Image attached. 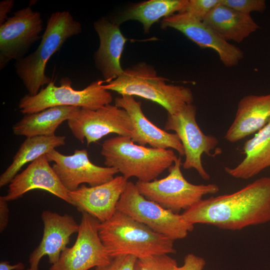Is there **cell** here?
<instances>
[{
    "mask_svg": "<svg viewBox=\"0 0 270 270\" xmlns=\"http://www.w3.org/2000/svg\"><path fill=\"white\" fill-rule=\"evenodd\" d=\"M41 14L28 6L18 10L0 25V70L22 58L42 37Z\"/></svg>",
    "mask_w": 270,
    "mask_h": 270,
    "instance_id": "cell-12",
    "label": "cell"
},
{
    "mask_svg": "<svg viewBox=\"0 0 270 270\" xmlns=\"http://www.w3.org/2000/svg\"><path fill=\"white\" fill-rule=\"evenodd\" d=\"M188 0H150L134 5L125 10L114 23L119 26L128 20H136L143 25L146 33L152 26L164 18L181 12Z\"/></svg>",
    "mask_w": 270,
    "mask_h": 270,
    "instance_id": "cell-25",
    "label": "cell"
},
{
    "mask_svg": "<svg viewBox=\"0 0 270 270\" xmlns=\"http://www.w3.org/2000/svg\"><path fill=\"white\" fill-rule=\"evenodd\" d=\"M68 125L76 138L87 146L114 133L130 137L133 128L127 112L115 104H106L96 110L81 108Z\"/></svg>",
    "mask_w": 270,
    "mask_h": 270,
    "instance_id": "cell-10",
    "label": "cell"
},
{
    "mask_svg": "<svg viewBox=\"0 0 270 270\" xmlns=\"http://www.w3.org/2000/svg\"><path fill=\"white\" fill-rule=\"evenodd\" d=\"M100 38V46L94 54L96 67L101 72L104 82L108 83L121 76L124 70L120 60L127 39L119 26L102 17L94 23Z\"/></svg>",
    "mask_w": 270,
    "mask_h": 270,
    "instance_id": "cell-19",
    "label": "cell"
},
{
    "mask_svg": "<svg viewBox=\"0 0 270 270\" xmlns=\"http://www.w3.org/2000/svg\"><path fill=\"white\" fill-rule=\"evenodd\" d=\"M190 224L240 230L270 221V177L258 178L230 194L202 199L182 214Z\"/></svg>",
    "mask_w": 270,
    "mask_h": 270,
    "instance_id": "cell-1",
    "label": "cell"
},
{
    "mask_svg": "<svg viewBox=\"0 0 270 270\" xmlns=\"http://www.w3.org/2000/svg\"><path fill=\"white\" fill-rule=\"evenodd\" d=\"M78 236L74 245L62 252L50 270H88L108 264L112 259L98 234L100 222L82 212Z\"/></svg>",
    "mask_w": 270,
    "mask_h": 270,
    "instance_id": "cell-11",
    "label": "cell"
},
{
    "mask_svg": "<svg viewBox=\"0 0 270 270\" xmlns=\"http://www.w3.org/2000/svg\"><path fill=\"white\" fill-rule=\"evenodd\" d=\"M116 210L174 241L185 238L194 228L182 214L174 213L146 198L136 184L130 181L117 204Z\"/></svg>",
    "mask_w": 270,
    "mask_h": 270,
    "instance_id": "cell-8",
    "label": "cell"
},
{
    "mask_svg": "<svg viewBox=\"0 0 270 270\" xmlns=\"http://www.w3.org/2000/svg\"><path fill=\"white\" fill-rule=\"evenodd\" d=\"M80 108L72 106L51 107L42 111L24 114L12 127L14 134L31 137L52 136L65 120L76 116Z\"/></svg>",
    "mask_w": 270,
    "mask_h": 270,
    "instance_id": "cell-23",
    "label": "cell"
},
{
    "mask_svg": "<svg viewBox=\"0 0 270 270\" xmlns=\"http://www.w3.org/2000/svg\"><path fill=\"white\" fill-rule=\"evenodd\" d=\"M24 265L22 262H18L14 265L10 264L7 261H2L0 262V270H23Z\"/></svg>",
    "mask_w": 270,
    "mask_h": 270,
    "instance_id": "cell-33",
    "label": "cell"
},
{
    "mask_svg": "<svg viewBox=\"0 0 270 270\" xmlns=\"http://www.w3.org/2000/svg\"><path fill=\"white\" fill-rule=\"evenodd\" d=\"M206 264L204 258L189 254L185 256L184 264L181 266H176L174 270H203Z\"/></svg>",
    "mask_w": 270,
    "mask_h": 270,
    "instance_id": "cell-30",
    "label": "cell"
},
{
    "mask_svg": "<svg viewBox=\"0 0 270 270\" xmlns=\"http://www.w3.org/2000/svg\"><path fill=\"white\" fill-rule=\"evenodd\" d=\"M137 258L131 255H122L114 257L104 266H97L94 270H134Z\"/></svg>",
    "mask_w": 270,
    "mask_h": 270,
    "instance_id": "cell-29",
    "label": "cell"
},
{
    "mask_svg": "<svg viewBox=\"0 0 270 270\" xmlns=\"http://www.w3.org/2000/svg\"><path fill=\"white\" fill-rule=\"evenodd\" d=\"M202 22L222 40L238 43L260 28L250 15L238 12L222 4V2Z\"/></svg>",
    "mask_w": 270,
    "mask_h": 270,
    "instance_id": "cell-21",
    "label": "cell"
},
{
    "mask_svg": "<svg viewBox=\"0 0 270 270\" xmlns=\"http://www.w3.org/2000/svg\"><path fill=\"white\" fill-rule=\"evenodd\" d=\"M242 150L245 157L238 164L224 168L231 176L248 180L270 166V121L246 141Z\"/></svg>",
    "mask_w": 270,
    "mask_h": 270,
    "instance_id": "cell-22",
    "label": "cell"
},
{
    "mask_svg": "<svg viewBox=\"0 0 270 270\" xmlns=\"http://www.w3.org/2000/svg\"><path fill=\"white\" fill-rule=\"evenodd\" d=\"M181 165L179 157L168 168L169 174L166 177L149 182L138 180L136 185L139 192L146 198L178 214L198 202L204 196L219 191L216 184H194L188 182L182 172Z\"/></svg>",
    "mask_w": 270,
    "mask_h": 270,
    "instance_id": "cell-7",
    "label": "cell"
},
{
    "mask_svg": "<svg viewBox=\"0 0 270 270\" xmlns=\"http://www.w3.org/2000/svg\"><path fill=\"white\" fill-rule=\"evenodd\" d=\"M270 121V93L244 96L238 103L234 118L224 138L230 142H236L256 133Z\"/></svg>",
    "mask_w": 270,
    "mask_h": 270,
    "instance_id": "cell-20",
    "label": "cell"
},
{
    "mask_svg": "<svg viewBox=\"0 0 270 270\" xmlns=\"http://www.w3.org/2000/svg\"><path fill=\"white\" fill-rule=\"evenodd\" d=\"M8 202L3 196H0V232L6 228L8 222L9 209Z\"/></svg>",
    "mask_w": 270,
    "mask_h": 270,
    "instance_id": "cell-31",
    "label": "cell"
},
{
    "mask_svg": "<svg viewBox=\"0 0 270 270\" xmlns=\"http://www.w3.org/2000/svg\"><path fill=\"white\" fill-rule=\"evenodd\" d=\"M104 82L102 80H96L83 90H76L72 88L70 78H62L60 81L59 86L52 81L36 94L24 95L19 102L18 108L24 114L58 106H72L96 110L110 104L112 100L110 90L103 88Z\"/></svg>",
    "mask_w": 270,
    "mask_h": 270,
    "instance_id": "cell-6",
    "label": "cell"
},
{
    "mask_svg": "<svg viewBox=\"0 0 270 270\" xmlns=\"http://www.w3.org/2000/svg\"><path fill=\"white\" fill-rule=\"evenodd\" d=\"M52 168L68 192L76 190L82 184L94 186L107 182L119 172L114 168L100 166L92 164L86 149L76 150L66 156L54 149L46 154Z\"/></svg>",
    "mask_w": 270,
    "mask_h": 270,
    "instance_id": "cell-13",
    "label": "cell"
},
{
    "mask_svg": "<svg viewBox=\"0 0 270 270\" xmlns=\"http://www.w3.org/2000/svg\"><path fill=\"white\" fill-rule=\"evenodd\" d=\"M100 153L106 166L117 169L128 180L136 177L142 182L156 180L178 158L171 149L148 148L121 136L106 140Z\"/></svg>",
    "mask_w": 270,
    "mask_h": 270,
    "instance_id": "cell-3",
    "label": "cell"
},
{
    "mask_svg": "<svg viewBox=\"0 0 270 270\" xmlns=\"http://www.w3.org/2000/svg\"><path fill=\"white\" fill-rule=\"evenodd\" d=\"M98 234L112 258L131 255L140 258L176 252L173 240L117 210L110 219L100 222Z\"/></svg>",
    "mask_w": 270,
    "mask_h": 270,
    "instance_id": "cell-2",
    "label": "cell"
},
{
    "mask_svg": "<svg viewBox=\"0 0 270 270\" xmlns=\"http://www.w3.org/2000/svg\"><path fill=\"white\" fill-rule=\"evenodd\" d=\"M128 179L122 176L98 186L88 187L80 185L68 192L72 205L81 212H86L100 222L110 219L116 210L117 204L124 192Z\"/></svg>",
    "mask_w": 270,
    "mask_h": 270,
    "instance_id": "cell-15",
    "label": "cell"
},
{
    "mask_svg": "<svg viewBox=\"0 0 270 270\" xmlns=\"http://www.w3.org/2000/svg\"><path fill=\"white\" fill-rule=\"evenodd\" d=\"M49 162L46 154L31 162L10 183L8 192L3 196L4 198L7 202L16 200L31 190L40 189L72 204L68 191L62 184Z\"/></svg>",
    "mask_w": 270,
    "mask_h": 270,
    "instance_id": "cell-17",
    "label": "cell"
},
{
    "mask_svg": "<svg viewBox=\"0 0 270 270\" xmlns=\"http://www.w3.org/2000/svg\"><path fill=\"white\" fill-rule=\"evenodd\" d=\"M114 102L116 106L125 110L130 118L133 130L130 138L134 143L143 146L149 144L154 148H172L184 156L178 135L162 130L150 121L142 111L140 102H137L134 96H122L116 98Z\"/></svg>",
    "mask_w": 270,
    "mask_h": 270,
    "instance_id": "cell-18",
    "label": "cell"
},
{
    "mask_svg": "<svg viewBox=\"0 0 270 270\" xmlns=\"http://www.w3.org/2000/svg\"><path fill=\"white\" fill-rule=\"evenodd\" d=\"M14 4L13 0H4L0 2V25L8 18V14L11 11Z\"/></svg>",
    "mask_w": 270,
    "mask_h": 270,
    "instance_id": "cell-32",
    "label": "cell"
},
{
    "mask_svg": "<svg viewBox=\"0 0 270 270\" xmlns=\"http://www.w3.org/2000/svg\"><path fill=\"white\" fill-rule=\"evenodd\" d=\"M44 232L40 242L30 254L29 263L32 270H39L41 258L46 256L50 264L59 260L62 252L66 248L72 234L78 232L80 224L68 214H60L50 210L42 214Z\"/></svg>",
    "mask_w": 270,
    "mask_h": 270,
    "instance_id": "cell-16",
    "label": "cell"
},
{
    "mask_svg": "<svg viewBox=\"0 0 270 270\" xmlns=\"http://www.w3.org/2000/svg\"><path fill=\"white\" fill-rule=\"evenodd\" d=\"M222 0H188L184 12L192 17L203 21L210 11L220 4Z\"/></svg>",
    "mask_w": 270,
    "mask_h": 270,
    "instance_id": "cell-27",
    "label": "cell"
},
{
    "mask_svg": "<svg viewBox=\"0 0 270 270\" xmlns=\"http://www.w3.org/2000/svg\"><path fill=\"white\" fill-rule=\"evenodd\" d=\"M64 136L27 137L14 156L11 164L0 176V187L10 184L22 168L40 156L66 144Z\"/></svg>",
    "mask_w": 270,
    "mask_h": 270,
    "instance_id": "cell-24",
    "label": "cell"
},
{
    "mask_svg": "<svg viewBox=\"0 0 270 270\" xmlns=\"http://www.w3.org/2000/svg\"><path fill=\"white\" fill-rule=\"evenodd\" d=\"M82 31L81 24L68 11H57L50 15L37 48L14 64L16 72L28 94H36L41 87L52 82L45 73L48 61L68 38Z\"/></svg>",
    "mask_w": 270,
    "mask_h": 270,
    "instance_id": "cell-4",
    "label": "cell"
},
{
    "mask_svg": "<svg viewBox=\"0 0 270 270\" xmlns=\"http://www.w3.org/2000/svg\"><path fill=\"white\" fill-rule=\"evenodd\" d=\"M196 114V108L192 104L176 114H168L164 130L175 132L183 146L186 156L182 164L184 168L195 169L202 179L207 180L210 176L202 164V156L205 154L214 156L212 151L217 148L218 140L202 132L197 124Z\"/></svg>",
    "mask_w": 270,
    "mask_h": 270,
    "instance_id": "cell-9",
    "label": "cell"
},
{
    "mask_svg": "<svg viewBox=\"0 0 270 270\" xmlns=\"http://www.w3.org/2000/svg\"><path fill=\"white\" fill-rule=\"evenodd\" d=\"M26 270H32L30 268L27 269Z\"/></svg>",
    "mask_w": 270,
    "mask_h": 270,
    "instance_id": "cell-34",
    "label": "cell"
},
{
    "mask_svg": "<svg viewBox=\"0 0 270 270\" xmlns=\"http://www.w3.org/2000/svg\"><path fill=\"white\" fill-rule=\"evenodd\" d=\"M222 4L250 15L254 12H262L266 8V3L264 0H222Z\"/></svg>",
    "mask_w": 270,
    "mask_h": 270,
    "instance_id": "cell-28",
    "label": "cell"
},
{
    "mask_svg": "<svg viewBox=\"0 0 270 270\" xmlns=\"http://www.w3.org/2000/svg\"><path fill=\"white\" fill-rule=\"evenodd\" d=\"M166 80L158 76L153 67L141 62L124 70L121 76L102 87L122 96H136L152 100L164 107L168 114H174L192 104L194 96L190 88L168 84Z\"/></svg>",
    "mask_w": 270,
    "mask_h": 270,
    "instance_id": "cell-5",
    "label": "cell"
},
{
    "mask_svg": "<svg viewBox=\"0 0 270 270\" xmlns=\"http://www.w3.org/2000/svg\"><path fill=\"white\" fill-rule=\"evenodd\" d=\"M161 27L176 29L200 47L212 49L226 67L236 66L244 58V52L239 48L222 40L203 22L185 12H178L163 18Z\"/></svg>",
    "mask_w": 270,
    "mask_h": 270,
    "instance_id": "cell-14",
    "label": "cell"
},
{
    "mask_svg": "<svg viewBox=\"0 0 270 270\" xmlns=\"http://www.w3.org/2000/svg\"><path fill=\"white\" fill-rule=\"evenodd\" d=\"M176 260L168 254L137 258L134 270H174Z\"/></svg>",
    "mask_w": 270,
    "mask_h": 270,
    "instance_id": "cell-26",
    "label": "cell"
}]
</instances>
